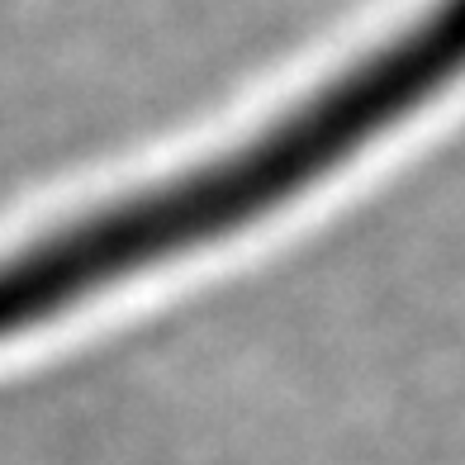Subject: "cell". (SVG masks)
<instances>
[{"label":"cell","instance_id":"cell-1","mask_svg":"<svg viewBox=\"0 0 465 465\" xmlns=\"http://www.w3.org/2000/svg\"><path fill=\"white\" fill-rule=\"evenodd\" d=\"M465 72V0L441 5L404 29L390 48L337 76L271 134L143 200H129L0 266V337L76 304L110 281L166 262L172 252L242 228L262 209L290 200L309 181L394 129L422 100Z\"/></svg>","mask_w":465,"mask_h":465}]
</instances>
